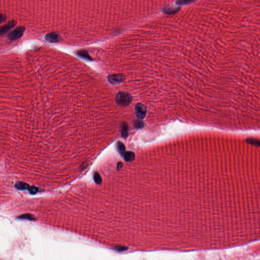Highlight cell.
I'll list each match as a JSON object with an SVG mask.
<instances>
[{"label":"cell","mask_w":260,"mask_h":260,"mask_svg":"<svg viewBox=\"0 0 260 260\" xmlns=\"http://www.w3.org/2000/svg\"><path fill=\"white\" fill-rule=\"evenodd\" d=\"M132 97L128 93L120 92L116 97V102L117 104L122 106H127L129 105L132 101Z\"/></svg>","instance_id":"cell-1"},{"label":"cell","mask_w":260,"mask_h":260,"mask_svg":"<svg viewBox=\"0 0 260 260\" xmlns=\"http://www.w3.org/2000/svg\"><path fill=\"white\" fill-rule=\"evenodd\" d=\"M25 30V27L22 26H19L16 28V29L11 31L9 34H8L7 37L10 40L14 41L17 40L23 36Z\"/></svg>","instance_id":"cell-2"},{"label":"cell","mask_w":260,"mask_h":260,"mask_svg":"<svg viewBox=\"0 0 260 260\" xmlns=\"http://www.w3.org/2000/svg\"><path fill=\"white\" fill-rule=\"evenodd\" d=\"M136 115L139 119L144 118L146 114V108L141 103H138L135 106Z\"/></svg>","instance_id":"cell-3"},{"label":"cell","mask_w":260,"mask_h":260,"mask_svg":"<svg viewBox=\"0 0 260 260\" xmlns=\"http://www.w3.org/2000/svg\"><path fill=\"white\" fill-rule=\"evenodd\" d=\"M108 80L110 83L116 85L123 82L125 80V78L122 74H113L108 76Z\"/></svg>","instance_id":"cell-4"},{"label":"cell","mask_w":260,"mask_h":260,"mask_svg":"<svg viewBox=\"0 0 260 260\" xmlns=\"http://www.w3.org/2000/svg\"><path fill=\"white\" fill-rule=\"evenodd\" d=\"M45 39L49 43H54L59 42L61 40V38L57 33L54 32L46 35L45 36Z\"/></svg>","instance_id":"cell-5"},{"label":"cell","mask_w":260,"mask_h":260,"mask_svg":"<svg viewBox=\"0 0 260 260\" xmlns=\"http://www.w3.org/2000/svg\"><path fill=\"white\" fill-rule=\"evenodd\" d=\"M16 23H17V22L14 20H11L10 22H8V23L2 26L1 28V29H0L1 35H3L6 34L7 33H8L10 30H11L12 28H14V26H16Z\"/></svg>","instance_id":"cell-6"},{"label":"cell","mask_w":260,"mask_h":260,"mask_svg":"<svg viewBox=\"0 0 260 260\" xmlns=\"http://www.w3.org/2000/svg\"><path fill=\"white\" fill-rule=\"evenodd\" d=\"M77 54L79 57L88 61H92L91 57L89 56L88 51L85 50H80L77 52Z\"/></svg>","instance_id":"cell-7"},{"label":"cell","mask_w":260,"mask_h":260,"mask_svg":"<svg viewBox=\"0 0 260 260\" xmlns=\"http://www.w3.org/2000/svg\"><path fill=\"white\" fill-rule=\"evenodd\" d=\"M15 188L19 190H25V189L29 190L30 188V186L27 183L23 182H18L15 185Z\"/></svg>","instance_id":"cell-8"},{"label":"cell","mask_w":260,"mask_h":260,"mask_svg":"<svg viewBox=\"0 0 260 260\" xmlns=\"http://www.w3.org/2000/svg\"><path fill=\"white\" fill-rule=\"evenodd\" d=\"M246 142L247 143H249L250 144L254 146L260 147V139H259L250 137L246 139Z\"/></svg>","instance_id":"cell-9"},{"label":"cell","mask_w":260,"mask_h":260,"mask_svg":"<svg viewBox=\"0 0 260 260\" xmlns=\"http://www.w3.org/2000/svg\"><path fill=\"white\" fill-rule=\"evenodd\" d=\"M125 160L127 162H132L135 158V154L132 151H128L125 153L123 156Z\"/></svg>","instance_id":"cell-10"},{"label":"cell","mask_w":260,"mask_h":260,"mask_svg":"<svg viewBox=\"0 0 260 260\" xmlns=\"http://www.w3.org/2000/svg\"><path fill=\"white\" fill-rule=\"evenodd\" d=\"M116 148H117V151H119V153L121 154L122 156H124L125 153H126V148L125 146L123 143L120 142H117L116 143Z\"/></svg>","instance_id":"cell-11"},{"label":"cell","mask_w":260,"mask_h":260,"mask_svg":"<svg viewBox=\"0 0 260 260\" xmlns=\"http://www.w3.org/2000/svg\"><path fill=\"white\" fill-rule=\"evenodd\" d=\"M121 134L122 137L126 138L128 136V127L126 123H123L121 127Z\"/></svg>","instance_id":"cell-12"},{"label":"cell","mask_w":260,"mask_h":260,"mask_svg":"<svg viewBox=\"0 0 260 260\" xmlns=\"http://www.w3.org/2000/svg\"><path fill=\"white\" fill-rule=\"evenodd\" d=\"M19 218L20 219H26V220H35L34 216L31 214H23L22 216H19Z\"/></svg>","instance_id":"cell-13"},{"label":"cell","mask_w":260,"mask_h":260,"mask_svg":"<svg viewBox=\"0 0 260 260\" xmlns=\"http://www.w3.org/2000/svg\"><path fill=\"white\" fill-rule=\"evenodd\" d=\"M94 181L98 185H101L102 183V179L100 174L98 172L95 173L94 175Z\"/></svg>","instance_id":"cell-14"},{"label":"cell","mask_w":260,"mask_h":260,"mask_svg":"<svg viewBox=\"0 0 260 260\" xmlns=\"http://www.w3.org/2000/svg\"><path fill=\"white\" fill-rule=\"evenodd\" d=\"M38 188H37V187L35 186H31L29 189V194H32V195L37 194V192H38Z\"/></svg>","instance_id":"cell-15"},{"label":"cell","mask_w":260,"mask_h":260,"mask_svg":"<svg viewBox=\"0 0 260 260\" xmlns=\"http://www.w3.org/2000/svg\"><path fill=\"white\" fill-rule=\"evenodd\" d=\"M134 126H135L136 128L139 129V128H142L143 126H144V123H143V122L141 121V120H138V121H136V122L135 123Z\"/></svg>","instance_id":"cell-16"},{"label":"cell","mask_w":260,"mask_h":260,"mask_svg":"<svg viewBox=\"0 0 260 260\" xmlns=\"http://www.w3.org/2000/svg\"><path fill=\"white\" fill-rule=\"evenodd\" d=\"M123 167V164L122 162H119L117 163V170H120Z\"/></svg>","instance_id":"cell-17"},{"label":"cell","mask_w":260,"mask_h":260,"mask_svg":"<svg viewBox=\"0 0 260 260\" xmlns=\"http://www.w3.org/2000/svg\"><path fill=\"white\" fill-rule=\"evenodd\" d=\"M6 16H4V14H1V23L3 22L4 21H5L6 20Z\"/></svg>","instance_id":"cell-18"}]
</instances>
